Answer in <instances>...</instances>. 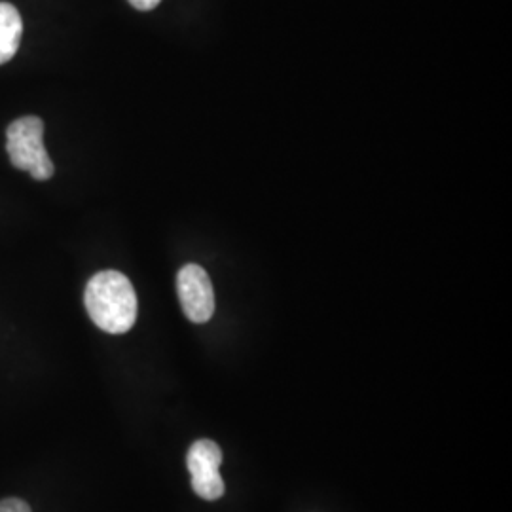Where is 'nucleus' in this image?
Listing matches in <instances>:
<instances>
[{
  "label": "nucleus",
  "instance_id": "f257e3e1",
  "mask_svg": "<svg viewBox=\"0 0 512 512\" xmlns=\"http://www.w3.org/2000/svg\"><path fill=\"white\" fill-rule=\"evenodd\" d=\"M84 304L93 323L109 334H124L137 321V294L128 277L114 270L93 275Z\"/></svg>",
  "mask_w": 512,
  "mask_h": 512
},
{
  "label": "nucleus",
  "instance_id": "f03ea898",
  "mask_svg": "<svg viewBox=\"0 0 512 512\" xmlns=\"http://www.w3.org/2000/svg\"><path fill=\"white\" fill-rule=\"evenodd\" d=\"M6 152L12 165L27 171L35 181L54 177V164L44 148V122L38 116H23L8 126Z\"/></svg>",
  "mask_w": 512,
  "mask_h": 512
},
{
  "label": "nucleus",
  "instance_id": "7ed1b4c3",
  "mask_svg": "<svg viewBox=\"0 0 512 512\" xmlns=\"http://www.w3.org/2000/svg\"><path fill=\"white\" fill-rule=\"evenodd\" d=\"M222 452L213 440H196L190 450L186 465L192 476L194 492L207 501H217L224 495V480L219 473Z\"/></svg>",
  "mask_w": 512,
  "mask_h": 512
},
{
  "label": "nucleus",
  "instance_id": "20e7f679",
  "mask_svg": "<svg viewBox=\"0 0 512 512\" xmlns=\"http://www.w3.org/2000/svg\"><path fill=\"white\" fill-rule=\"evenodd\" d=\"M177 293L184 315L192 323H207L215 313V293L207 272L198 264H186L177 275Z\"/></svg>",
  "mask_w": 512,
  "mask_h": 512
},
{
  "label": "nucleus",
  "instance_id": "39448f33",
  "mask_svg": "<svg viewBox=\"0 0 512 512\" xmlns=\"http://www.w3.org/2000/svg\"><path fill=\"white\" fill-rule=\"evenodd\" d=\"M23 35V21L18 8L10 2H0V65L8 63L16 52Z\"/></svg>",
  "mask_w": 512,
  "mask_h": 512
},
{
  "label": "nucleus",
  "instance_id": "423d86ee",
  "mask_svg": "<svg viewBox=\"0 0 512 512\" xmlns=\"http://www.w3.org/2000/svg\"><path fill=\"white\" fill-rule=\"evenodd\" d=\"M0 512H31V507L21 499H4L0 501Z\"/></svg>",
  "mask_w": 512,
  "mask_h": 512
},
{
  "label": "nucleus",
  "instance_id": "0eeeda50",
  "mask_svg": "<svg viewBox=\"0 0 512 512\" xmlns=\"http://www.w3.org/2000/svg\"><path fill=\"white\" fill-rule=\"evenodd\" d=\"M162 0H129V4L135 8V10H141V12H148V10H154Z\"/></svg>",
  "mask_w": 512,
  "mask_h": 512
}]
</instances>
